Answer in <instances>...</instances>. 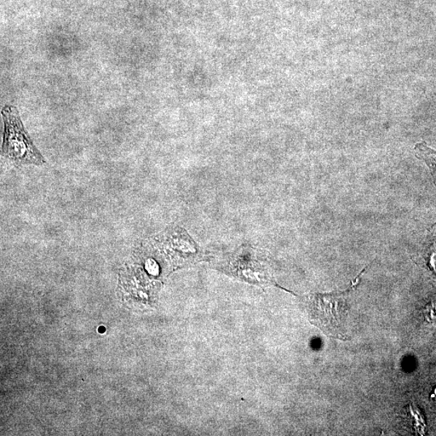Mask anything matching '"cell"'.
I'll return each instance as SVG.
<instances>
[{
	"instance_id": "obj_1",
	"label": "cell",
	"mask_w": 436,
	"mask_h": 436,
	"mask_svg": "<svg viewBox=\"0 0 436 436\" xmlns=\"http://www.w3.org/2000/svg\"><path fill=\"white\" fill-rule=\"evenodd\" d=\"M365 269L355 278L345 291L331 292V294H317L309 298V317L313 324L319 327L325 334L331 337L348 340L344 334L343 323L348 307L347 297L359 283L361 275Z\"/></svg>"
},
{
	"instance_id": "obj_2",
	"label": "cell",
	"mask_w": 436,
	"mask_h": 436,
	"mask_svg": "<svg viewBox=\"0 0 436 436\" xmlns=\"http://www.w3.org/2000/svg\"><path fill=\"white\" fill-rule=\"evenodd\" d=\"M2 116L4 124L3 156L17 164H44L45 159L33 145L17 108L6 105Z\"/></svg>"
},
{
	"instance_id": "obj_3",
	"label": "cell",
	"mask_w": 436,
	"mask_h": 436,
	"mask_svg": "<svg viewBox=\"0 0 436 436\" xmlns=\"http://www.w3.org/2000/svg\"><path fill=\"white\" fill-rule=\"evenodd\" d=\"M236 257V256H235ZM246 259L244 252L231 262L233 272L251 282L263 283L266 279L265 267L257 260Z\"/></svg>"
},
{
	"instance_id": "obj_4",
	"label": "cell",
	"mask_w": 436,
	"mask_h": 436,
	"mask_svg": "<svg viewBox=\"0 0 436 436\" xmlns=\"http://www.w3.org/2000/svg\"><path fill=\"white\" fill-rule=\"evenodd\" d=\"M416 156L427 164L436 185V151L430 148L425 142L418 143L415 147Z\"/></svg>"
},
{
	"instance_id": "obj_5",
	"label": "cell",
	"mask_w": 436,
	"mask_h": 436,
	"mask_svg": "<svg viewBox=\"0 0 436 436\" xmlns=\"http://www.w3.org/2000/svg\"><path fill=\"white\" fill-rule=\"evenodd\" d=\"M432 265L434 271L436 272V255H434L432 257Z\"/></svg>"
}]
</instances>
